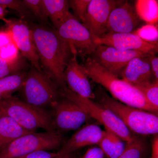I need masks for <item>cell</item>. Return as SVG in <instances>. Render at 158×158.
<instances>
[{
	"instance_id": "obj_10",
	"label": "cell",
	"mask_w": 158,
	"mask_h": 158,
	"mask_svg": "<svg viewBox=\"0 0 158 158\" xmlns=\"http://www.w3.org/2000/svg\"><path fill=\"white\" fill-rule=\"evenodd\" d=\"M52 109L54 128L59 132L78 129L90 118L80 106L65 98L59 100Z\"/></svg>"
},
{
	"instance_id": "obj_19",
	"label": "cell",
	"mask_w": 158,
	"mask_h": 158,
	"mask_svg": "<svg viewBox=\"0 0 158 158\" xmlns=\"http://www.w3.org/2000/svg\"><path fill=\"white\" fill-rule=\"evenodd\" d=\"M126 144L127 142L116 134L105 130L98 145L107 158H118L124 151Z\"/></svg>"
},
{
	"instance_id": "obj_11",
	"label": "cell",
	"mask_w": 158,
	"mask_h": 158,
	"mask_svg": "<svg viewBox=\"0 0 158 158\" xmlns=\"http://www.w3.org/2000/svg\"><path fill=\"white\" fill-rule=\"evenodd\" d=\"M152 53H144L134 50H122L102 45L98 46L90 58L108 71L119 77L130 60L136 57L148 56Z\"/></svg>"
},
{
	"instance_id": "obj_24",
	"label": "cell",
	"mask_w": 158,
	"mask_h": 158,
	"mask_svg": "<svg viewBox=\"0 0 158 158\" xmlns=\"http://www.w3.org/2000/svg\"><path fill=\"white\" fill-rule=\"evenodd\" d=\"M20 55L9 31L7 29L0 30V58L12 61L17 59Z\"/></svg>"
},
{
	"instance_id": "obj_23",
	"label": "cell",
	"mask_w": 158,
	"mask_h": 158,
	"mask_svg": "<svg viewBox=\"0 0 158 158\" xmlns=\"http://www.w3.org/2000/svg\"><path fill=\"white\" fill-rule=\"evenodd\" d=\"M27 73L22 71L0 79V101L19 91L25 80Z\"/></svg>"
},
{
	"instance_id": "obj_8",
	"label": "cell",
	"mask_w": 158,
	"mask_h": 158,
	"mask_svg": "<svg viewBox=\"0 0 158 158\" xmlns=\"http://www.w3.org/2000/svg\"><path fill=\"white\" fill-rule=\"evenodd\" d=\"M56 30L69 44L72 54L85 56L91 55L98 47L90 31L71 13Z\"/></svg>"
},
{
	"instance_id": "obj_1",
	"label": "cell",
	"mask_w": 158,
	"mask_h": 158,
	"mask_svg": "<svg viewBox=\"0 0 158 158\" xmlns=\"http://www.w3.org/2000/svg\"><path fill=\"white\" fill-rule=\"evenodd\" d=\"M30 27L43 71L60 89L65 88L64 71L72 54L69 44L56 29L37 25Z\"/></svg>"
},
{
	"instance_id": "obj_25",
	"label": "cell",
	"mask_w": 158,
	"mask_h": 158,
	"mask_svg": "<svg viewBox=\"0 0 158 158\" xmlns=\"http://www.w3.org/2000/svg\"><path fill=\"white\" fill-rule=\"evenodd\" d=\"M26 60L21 54L14 61H6L0 58V79L23 71L27 65Z\"/></svg>"
},
{
	"instance_id": "obj_36",
	"label": "cell",
	"mask_w": 158,
	"mask_h": 158,
	"mask_svg": "<svg viewBox=\"0 0 158 158\" xmlns=\"http://www.w3.org/2000/svg\"><path fill=\"white\" fill-rule=\"evenodd\" d=\"M54 158H75L73 156L72 154H59L57 152L56 156Z\"/></svg>"
},
{
	"instance_id": "obj_37",
	"label": "cell",
	"mask_w": 158,
	"mask_h": 158,
	"mask_svg": "<svg viewBox=\"0 0 158 158\" xmlns=\"http://www.w3.org/2000/svg\"><path fill=\"white\" fill-rule=\"evenodd\" d=\"M1 114H2V110H1V108H0V116H1Z\"/></svg>"
},
{
	"instance_id": "obj_17",
	"label": "cell",
	"mask_w": 158,
	"mask_h": 158,
	"mask_svg": "<svg viewBox=\"0 0 158 158\" xmlns=\"http://www.w3.org/2000/svg\"><path fill=\"white\" fill-rule=\"evenodd\" d=\"M149 55L136 57L130 60L122 72V79L135 86L153 81Z\"/></svg>"
},
{
	"instance_id": "obj_9",
	"label": "cell",
	"mask_w": 158,
	"mask_h": 158,
	"mask_svg": "<svg viewBox=\"0 0 158 158\" xmlns=\"http://www.w3.org/2000/svg\"><path fill=\"white\" fill-rule=\"evenodd\" d=\"M7 29L11 34L20 53L31 62L32 67L37 70L43 71L40 65L39 57L27 23L22 19L11 18L4 21Z\"/></svg>"
},
{
	"instance_id": "obj_12",
	"label": "cell",
	"mask_w": 158,
	"mask_h": 158,
	"mask_svg": "<svg viewBox=\"0 0 158 158\" xmlns=\"http://www.w3.org/2000/svg\"><path fill=\"white\" fill-rule=\"evenodd\" d=\"M122 1L91 0L82 24L92 37H101L107 33L110 12Z\"/></svg>"
},
{
	"instance_id": "obj_7",
	"label": "cell",
	"mask_w": 158,
	"mask_h": 158,
	"mask_svg": "<svg viewBox=\"0 0 158 158\" xmlns=\"http://www.w3.org/2000/svg\"><path fill=\"white\" fill-rule=\"evenodd\" d=\"M60 132L29 133L17 138L0 151V158H17L38 150L59 148L63 142Z\"/></svg>"
},
{
	"instance_id": "obj_29",
	"label": "cell",
	"mask_w": 158,
	"mask_h": 158,
	"mask_svg": "<svg viewBox=\"0 0 158 158\" xmlns=\"http://www.w3.org/2000/svg\"><path fill=\"white\" fill-rule=\"evenodd\" d=\"M27 8L38 19L46 22L48 19L43 0H24Z\"/></svg>"
},
{
	"instance_id": "obj_27",
	"label": "cell",
	"mask_w": 158,
	"mask_h": 158,
	"mask_svg": "<svg viewBox=\"0 0 158 158\" xmlns=\"http://www.w3.org/2000/svg\"><path fill=\"white\" fill-rule=\"evenodd\" d=\"M156 25L147 24L136 29L133 34L145 42L158 46V29Z\"/></svg>"
},
{
	"instance_id": "obj_16",
	"label": "cell",
	"mask_w": 158,
	"mask_h": 158,
	"mask_svg": "<svg viewBox=\"0 0 158 158\" xmlns=\"http://www.w3.org/2000/svg\"><path fill=\"white\" fill-rule=\"evenodd\" d=\"M99 126L94 123L85 125L79 128L64 143L59 154H69L77 149L90 145H98L104 134Z\"/></svg>"
},
{
	"instance_id": "obj_15",
	"label": "cell",
	"mask_w": 158,
	"mask_h": 158,
	"mask_svg": "<svg viewBox=\"0 0 158 158\" xmlns=\"http://www.w3.org/2000/svg\"><path fill=\"white\" fill-rule=\"evenodd\" d=\"M140 20L135 6L127 1H122L110 12L107 33H132L139 25Z\"/></svg>"
},
{
	"instance_id": "obj_6",
	"label": "cell",
	"mask_w": 158,
	"mask_h": 158,
	"mask_svg": "<svg viewBox=\"0 0 158 158\" xmlns=\"http://www.w3.org/2000/svg\"><path fill=\"white\" fill-rule=\"evenodd\" d=\"M61 96L73 102L82 108L90 118L104 126L106 130L116 134L123 140L128 142L132 138V133L128 129L118 117L110 110L90 99L77 95L68 87L60 89Z\"/></svg>"
},
{
	"instance_id": "obj_3",
	"label": "cell",
	"mask_w": 158,
	"mask_h": 158,
	"mask_svg": "<svg viewBox=\"0 0 158 158\" xmlns=\"http://www.w3.org/2000/svg\"><path fill=\"white\" fill-rule=\"evenodd\" d=\"M94 94L98 103L114 113L131 133L142 136L158 134V115L122 103L109 96L101 87Z\"/></svg>"
},
{
	"instance_id": "obj_22",
	"label": "cell",
	"mask_w": 158,
	"mask_h": 158,
	"mask_svg": "<svg viewBox=\"0 0 158 158\" xmlns=\"http://www.w3.org/2000/svg\"><path fill=\"white\" fill-rule=\"evenodd\" d=\"M135 10L140 19L148 24H157L158 2L156 0H137Z\"/></svg>"
},
{
	"instance_id": "obj_21",
	"label": "cell",
	"mask_w": 158,
	"mask_h": 158,
	"mask_svg": "<svg viewBox=\"0 0 158 158\" xmlns=\"http://www.w3.org/2000/svg\"><path fill=\"white\" fill-rule=\"evenodd\" d=\"M149 152V145L144 136L133 135L127 142L124 151L118 158H146Z\"/></svg>"
},
{
	"instance_id": "obj_26",
	"label": "cell",
	"mask_w": 158,
	"mask_h": 158,
	"mask_svg": "<svg viewBox=\"0 0 158 158\" xmlns=\"http://www.w3.org/2000/svg\"><path fill=\"white\" fill-rule=\"evenodd\" d=\"M135 87L141 91L147 102L158 111V82L153 81Z\"/></svg>"
},
{
	"instance_id": "obj_13",
	"label": "cell",
	"mask_w": 158,
	"mask_h": 158,
	"mask_svg": "<svg viewBox=\"0 0 158 158\" xmlns=\"http://www.w3.org/2000/svg\"><path fill=\"white\" fill-rule=\"evenodd\" d=\"M93 37L97 46L106 45L122 50H134L150 53L157 51L158 46L145 42L132 33L108 32L101 37Z\"/></svg>"
},
{
	"instance_id": "obj_20",
	"label": "cell",
	"mask_w": 158,
	"mask_h": 158,
	"mask_svg": "<svg viewBox=\"0 0 158 158\" xmlns=\"http://www.w3.org/2000/svg\"><path fill=\"white\" fill-rule=\"evenodd\" d=\"M48 18L55 27L58 29L69 14V2L66 0H43Z\"/></svg>"
},
{
	"instance_id": "obj_34",
	"label": "cell",
	"mask_w": 158,
	"mask_h": 158,
	"mask_svg": "<svg viewBox=\"0 0 158 158\" xmlns=\"http://www.w3.org/2000/svg\"><path fill=\"white\" fill-rule=\"evenodd\" d=\"M150 158H158V134L154 135L151 143V154Z\"/></svg>"
},
{
	"instance_id": "obj_5",
	"label": "cell",
	"mask_w": 158,
	"mask_h": 158,
	"mask_svg": "<svg viewBox=\"0 0 158 158\" xmlns=\"http://www.w3.org/2000/svg\"><path fill=\"white\" fill-rule=\"evenodd\" d=\"M43 71L32 67L19 91L22 100L41 109L52 108L61 96L60 88Z\"/></svg>"
},
{
	"instance_id": "obj_2",
	"label": "cell",
	"mask_w": 158,
	"mask_h": 158,
	"mask_svg": "<svg viewBox=\"0 0 158 158\" xmlns=\"http://www.w3.org/2000/svg\"><path fill=\"white\" fill-rule=\"evenodd\" d=\"M83 65L88 78L106 89L113 98L125 105L158 115L157 110L147 102L134 85L108 71L90 57Z\"/></svg>"
},
{
	"instance_id": "obj_35",
	"label": "cell",
	"mask_w": 158,
	"mask_h": 158,
	"mask_svg": "<svg viewBox=\"0 0 158 158\" xmlns=\"http://www.w3.org/2000/svg\"><path fill=\"white\" fill-rule=\"evenodd\" d=\"M7 12L6 9L0 6V20L4 22V21L6 19V16Z\"/></svg>"
},
{
	"instance_id": "obj_18",
	"label": "cell",
	"mask_w": 158,
	"mask_h": 158,
	"mask_svg": "<svg viewBox=\"0 0 158 158\" xmlns=\"http://www.w3.org/2000/svg\"><path fill=\"white\" fill-rule=\"evenodd\" d=\"M31 133L2 112L0 116V151L17 138Z\"/></svg>"
},
{
	"instance_id": "obj_14",
	"label": "cell",
	"mask_w": 158,
	"mask_h": 158,
	"mask_svg": "<svg viewBox=\"0 0 158 158\" xmlns=\"http://www.w3.org/2000/svg\"><path fill=\"white\" fill-rule=\"evenodd\" d=\"M64 71V80L68 88L73 93L84 98L94 99L88 77L83 65L79 64L76 54H72Z\"/></svg>"
},
{
	"instance_id": "obj_31",
	"label": "cell",
	"mask_w": 158,
	"mask_h": 158,
	"mask_svg": "<svg viewBox=\"0 0 158 158\" xmlns=\"http://www.w3.org/2000/svg\"><path fill=\"white\" fill-rule=\"evenodd\" d=\"M57 155V152H50L48 151L38 150L17 158H54Z\"/></svg>"
},
{
	"instance_id": "obj_28",
	"label": "cell",
	"mask_w": 158,
	"mask_h": 158,
	"mask_svg": "<svg viewBox=\"0 0 158 158\" xmlns=\"http://www.w3.org/2000/svg\"><path fill=\"white\" fill-rule=\"evenodd\" d=\"M0 6L5 9H9L16 11L22 18L31 16L30 10L23 1L21 0H0Z\"/></svg>"
},
{
	"instance_id": "obj_4",
	"label": "cell",
	"mask_w": 158,
	"mask_h": 158,
	"mask_svg": "<svg viewBox=\"0 0 158 158\" xmlns=\"http://www.w3.org/2000/svg\"><path fill=\"white\" fill-rule=\"evenodd\" d=\"M2 113L12 118L26 131L31 132L38 129L46 132L57 131L54 128L52 112L36 107L11 96L0 101Z\"/></svg>"
},
{
	"instance_id": "obj_33",
	"label": "cell",
	"mask_w": 158,
	"mask_h": 158,
	"mask_svg": "<svg viewBox=\"0 0 158 158\" xmlns=\"http://www.w3.org/2000/svg\"><path fill=\"white\" fill-rule=\"evenodd\" d=\"M149 60L154 81L158 82V58L155 55V52L149 55Z\"/></svg>"
},
{
	"instance_id": "obj_30",
	"label": "cell",
	"mask_w": 158,
	"mask_h": 158,
	"mask_svg": "<svg viewBox=\"0 0 158 158\" xmlns=\"http://www.w3.org/2000/svg\"><path fill=\"white\" fill-rule=\"evenodd\" d=\"M90 1L91 0L69 1V7L72 9L74 13V16L80 21L82 22L84 21Z\"/></svg>"
},
{
	"instance_id": "obj_32",
	"label": "cell",
	"mask_w": 158,
	"mask_h": 158,
	"mask_svg": "<svg viewBox=\"0 0 158 158\" xmlns=\"http://www.w3.org/2000/svg\"><path fill=\"white\" fill-rule=\"evenodd\" d=\"M105 155L99 147H93L88 148L82 158H104Z\"/></svg>"
}]
</instances>
